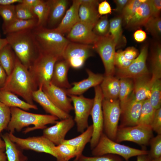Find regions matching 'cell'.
Wrapping results in <instances>:
<instances>
[{"label":"cell","mask_w":161,"mask_h":161,"mask_svg":"<svg viewBox=\"0 0 161 161\" xmlns=\"http://www.w3.org/2000/svg\"><path fill=\"white\" fill-rule=\"evenodd\" d=\"M38 88L28 69L16 57L13 69L0 89L12 92L28 103L34 104L32 93Z\"/></svg>","instance_id":"obj_1"},{"label":"cell","mask_w":161,"mask_h":161,"mask_svg":"<svg viewBox=\"0 0 161 161\" xmlns=\"http://www.w3.org/2000/svg\"><path fill=\"white\" fill-rule=\"evenodd\" d=\"M42 90L49 99L58 109L69 114L73 110L72 100L66 89L57 86L51 82L44 85Z\"/></svg>","instance_id":"obj_15"},{"label":"cell","mask_w":161,"mask_h":161,"mask_svg":"<svg viewBox=\"0 0 161 161\" xmlns=\"http://www.w3.org/2000/svg\"><path fill=\"white\" fill-rule=\"evenodd\" d=\"M102 109L104 134L110 139L114 141L121 113L119 100L103 98Z\"/></svg>","instance_id":"obj_8"},{"label":"cell","mask_w":161,"mask_h":161,"mask_svg":"<svg viewBox=\"0 0 161 161\" xmlns=\"http://www.w3.org/2000/svg\"><path fill=\"white\" fill-rule=\"evenodd\" d=\"M41 0H22L21 3L32 10L33 8L39 3Z\"/></svg>","instance_id":"obj_55"},{"label":"cell","mask_w":161,"mask_h":161,"mask_svg":"<svg viewBox=\"0 0 161 161\" xmlns=\"http://www.w3.org/2000/svg\"><path fill=\"white\" fill-rule=\"evenodd\" d=\"M124 57L127 60L133 61L138 55L137 50L133 47H129L123 51Z\"/></svg>","instance_id":"obj_52"},{"label":"cell","mask_w":161,"mask_h":161,"mask_svg":"<svg viewBox=\"0 0 161 161\" xmlns=\"http://www.w3.org/2000/svg\"><path fill=\"white\" fill-rule=\"evenodd\" d=\"M32 30L6 35V38L16 57L28 69L40 53Z\"/></svg>","instance_id":"obj_2"},{"label":"cell","mask_w":161,"mask_h":161,"mask_svg":"<svg viewBox=\"0 0 161 161\" xmlns=\"http://www.w3.org/2000/svg\"><path fill=\"white\" fill-rule=\"evenodd\" d=\"M134 38L136 41L139 42H142L146 38V34L143 30L141 29L138 30L134 33Z\"/></svg>","instance_id":"obj_54"},{"label":"cell","mask_w":161,"mask_h":161,"mask_svg":"<svg viewBox=\"0 0 161 161\" xmlns=\"http://www.w3.org/2000/svg\"><path fill=\"white\" fill-rule=\"evenodd\" d=\"M120 88L119 100L120 108L123 106L130 97L133 90L134 83L131 79L122 78L120 79Z\"/></svg>","instance_id":"obj_37"},{"label":"cell","mask_w":161,"mask_h":161,"mask_svg":"<svg viewBox=\"0 0 161 161\" xmlns=\"http://www.w3.org/2000/svg\"><path fill=\"white\" fill-rule=\"evenodd\" d=\"M0 135V148H5V145L4 140H3L1 137Z\"/></svg>","instance_id":"obj_61"},{"label":"cell","mask_w":161,"mask_h":161,"mask_svg":"<svg viewBox=\"0 0 161 161\" xmlns=\"http://www.w3.org/2000/svg\"><path fill=\"white\" fill-rule=\"evenodd\" d=\"M32 11L37 18L36 27H44L49 16V6L48 1L41 0L33 8Z\"/></svg>","instance_id":"obj_38"},{"label":"cell","mask_w":161,"mask_h":161,"mask_svg":"<svg viewBox=\"0 0 161 161\" xmlns=\"http://www.w3.org/2000/svg\"><path fill=\"white\" fill-rule=\"evenodd\" d=\"M148 53V46L144 45L137 57L128 66L123 69H117V75L118 78L133 79L148 75V71L146 65Z\"/></svg>","instance_id":"obj_14"},{"label":"cell","mask_w":161,"mask_h":161,"mask_svg":"<svg viewBox=\"0 0 161 161\" xmlns=\"http://www.w3.org/2000/svg\"><path fill=\"white\" fill-rule=\"evenodd\" d=\"M151 17V13L147 0L141 3L126 26L131 28L144 26Z\"/></svg>","instance_id":"obj_26"},{"label":"cell","mask_w":161,"mask_h":161,"mask_svg":"<svg viewBox=\"0 0 161 161\" xmlns=\"http://www.w3.org/2000/svg\"><path fill=\"white\" fill-rule=\"evenodd\" d=\"M70 67L68 63L64 59L58 60L54 65L51 82L65 89L71 88L72 85L69 82L67 77Z\"/></svg>","instance_id":"obj_22"},{"label":"cell","mask_w":161,"mask_h":161,"mask_svg":"<svg viewBox=\"0 0 161 161\" xmlns=\"http://www.w3.org/2000/svg\"><path fill=\"white\" fill-rule=\"evenodd\" d=\"M22 0H0V5H9L22 2Z\"/></svg>","instance_id":"obj_57"},{"label":"cell","mask_w":161,"mask_h":161,"mask_svg":"<svg viewBox=\"0 0 161 161\" xmlns=\"http://www.w3.org/2000/svg\"><path fill=\"white\" fill-rule=\"evenodd\" d=\"M49 12L48 18L52 25L57 23L61 19L68 4L66 0H48Z\"/></svg>","instance_id":"obj_30"},{"label":"cell","mask_w":161,"mask_h":161,"mask_svg":"<svg viewBox=\"0 0 161 161\" xmlns=\"http://www.w3.org/2000/svg\"><path fill=\"white\" fill-rule=\"evenodd\" d=\"M149 144L150 149L148 155L151 159L161 157V134H157L150 140Z\"/></svg>","instance_id":"obj_45"},{"label":"cell","mask_w":161,"mask_h":161,"mask_svg":"<svg viewBox=\"0 0 161 161\" xmlns=\"http://www.w3.org/2000/svg\"><path fill=\"white\" fill-rule=\"evenodd\" d=\"M93 156L107 154L117 155L129 161L133 157L148 154V151L133 148L120 144L109 138L104 133L101 135L96 145L92 150Z\"/></svg>","instance_id":"obj_5"},{"label":"cell","mask_w":161,"mask_h":161,"mask_svg":"<svg viewBox=\"0 0 161 161\" xmlns=\"http://www.w3.org/2000/svg\"><path fill=\"white\" fill-rule=\"evenodd\" d=\"M5 148H0V161H7Z\"/></svg>","instance_id":"obj_59"},{"label":"cell","mask_w":161,"mask_h":161,"mask_svg":"<svg viewBox=\"0 0 161 161\" xmlns=\"http://www.w3.org/2000/svg\"><path fill=\"white\" fill-rule=\"evenodd\" d=\"M88 77L84 79L72 83L71 88L66 89L67 95H82L89 88L99 85L102 82L104 75L95 74L90 69H87Z\"/></svg>","instance_id":"obj_19"},{"label":"cell","mask_w":161,"mask_h":161,"mask_svg":"<svg viewBox=\"0 0 161 161\" xmlns=\"http://www.w3.org/2000/svg\"><path fill=\"white\" fill-rule=\"evenodd\" d=\"M32 96L33 100L39 104L46 112L50 115L55 116L61 120L71 116L58 109L52 102L43 91L42 86L35 91Z\"/></svg>","instance_id":"obj_21"},{"label":"cell","mask_w":161,"mask_h":161,"mask_svg":"<svg viewBox=\"0 0 161 161\" xmlns=\"http://www.w3.org/2000/svg\"><path fill=\"white\" fill-rule=\"evenodd\" d=\"M8 44V41L6 38H2L0 37V51L4 47Z\"/></svg>","instance_id":"obj_60"},{"label":"cell","mask_w":161,"mask_h":161,"mask_svg":"<svg viewBox=\"0 0 161 161\" xmlns=\"http://www.w3.org/2000/svg\"><path fill=\"white\" fill-rule=\"evenodd\" d=\"M1 136L5 145V153L7 161H27V157L23 153V150L10 139L8 133H5Z\"/></svg>","instance_id":"obj_29"},{"label":"cell","mask_w":161,"mask_h":161,"mask_svg":"<svg viewBox=\"0 0 161 161\" xmlns=\"http://www.w3.org/2000/svg\"><path fill=\"white\" fill-rule=\"evenodd\" d=\"M109 21L107 15H105L98 20L93 28V31L97 36L102 37L109 34Z\"/></svg>","instance_id":"obj_42"},{"label":"cell","mask_w":161,"mask_h":161,"mask_svg":"<svg viewBox=\"0 0 161 161\" xmlns=\"http://www.w3.org/2000/svg\"><path fill=\"white\" fill-rule=\"evenodd\" d=\"M152 75L151 80L153 83L161 77V47L156 44L154 49L151 61Z\"/></svg>","instance_id":"obj_36"},{"label":"cell","mask_w":161,"mask_h":161,"mask_svg":"<svg viewBox=\"0 0 161 161\" xmlns=\"http://www.w3.org/2000/svg\"><path fill=\"white\" fill-rule=\"evenodd\" d=\"M75 161H123V160L119 156L112 154L92 157L85 156L82 154Z\"/></svg>","instance_id":"obj_47"},{"label":"cell","mask_w":161,"mask_h":161,"mask_svg":"<svg viewBox=\"0 0 161 161\" xmlns=\"http://www.w3.org/2000/svg\"><path fill=\"white\" fill-rule=\"evenodd\" d=\"M37 19L22 20L17 18L7 25L3 27L4 33L7 35L28 30H31L36 27Z\"/></svg>","instance_id":"obj_33"},{"label":"cell","mask_w":161,"mask_h":161,"mask_svg":"<svg viewBox=\"0 0 161 161\" xmlns=\"http://www.w3.org/2000/svg\"><path fill=\"white\" fill-rule=\"evenodd\" d=\"M129 1V0H114V1L116 4V8L114 9V11L117 13L121 14Z\"/></svg>","instance_id":"obj_53"},{"label":"cell","mask_w":161,"mask_h":161,"mask_svg":"<svg viewBox=\"0 0 161 161\" xmlns=\"http://www.w3.org/2000/svg\"><path fill=\"white\" fill-rule=\"evenodd\" d=\"M53 152L57 161H69L78 155L76 148L72 145L62 143L55 145Z\"/></svg>","instance_id":"obj_34"},{"label":"cell","mask_w":161,"mask_h":161,"mask_svg":"<svg viewBox=\"0 0 161 161\" xmlns=\"http://www.w3.org/2000/svg\"><path fill=\"white\" fill-rule=\"evenodd\" d=\"M151 161H161V157L153 159H151Z\"/></svg>","instance_id":"obj_62"},{"label":"cell","mask_w":161,"mask_h":161,"mask_svg":"<svg viewBox=\"0 0 161 161\" xmlns=\"http://www.w3.org/2000/svg\"><path fill=\"white\" fill-rule=\"evenodd\" d=\"M156 110L151 105L148 99L144 100L142 107L137 125L151 126L154 118Z\"/></svg>","instance_id":"obj_35"},{"label":"cell","mask_w":161,"mask_h":161,"mask_svg":"<svg viewBox=\"0 0 161 161\" xmlns=\"http://www.w3.org/2000/svg\"><path fill=\"white\" fill-rule=\"evenodd\" d=\"M103 98L117 99L120 88V80L114 75H104L100 86Z\"/></svg>","instance_id":"obj_25"},{"label":"cell","mask_w":161,"mask_h":161,"mask_svg":"<svg viewBox=\"0 0 161 161\" xmlns=\"http://www.w3.org/2000/svg\"><path fill=\"white\" fill-rule=\"evenodd\" d=\"M148 75L133 79V95L137 101H143L148 99L150 95L152 82Z\"/></svg>","instance_id":"obj_23"},{"label":"cell","mask_w":161,"mask_h":161,"mask_svg":"<svg viewBox=\"0 0 161 161\" xmlns=\"http://www.w3.org/2000/svg\"><path fill=\"white\" fill-rule=\"evenodd\" d=\"M15 11L17 18L22 20L37 19L32 10L21 3L15 5Z\"/></svg>","instance_id":"obj_46"},{"label":"cell","mask_w":161,"mask_h":161,"mask_svg":"<svg viewBox=\"0 0 161 161\" xmlns=\"http://www.w3.org/2000/svg\"><path fill=\"white\" fill-rule=\"evenodd\" d=\"M93 27L79 21L68 32L67 38L72 42L83 44H93L99 37L93 31Z\"/></svg>","instance_id":"obj_17"},{"label":"cell","mask_w":161,"mask_h":161,"mask_svg":"<svg viewBox=\"0 0 161 161\" xmlns=\"http://www.w3.org/2000/svg\"><path fill=\"white\" fill-rule=\"evenodd\" d=\"M137 157V161H151V160L148 154H142Z\"/></svg>","instance_id":"obj_58"},{"label":"cell","mask_w":161,"mask_h":161,"mask_svg":"<svg viewBox=\"0 0 161 161\" xmlns=\"http://www.w3.org/2000/svg\"><path fill=\"white\" fill-rule=\"evenodd\" d=\"M11 117L10 107L0 101V134L7 129Z\"/></svg>","instance_id":"obj_43"},{"label":"cell","mask_w":161,"mask_h":161,"mask_svg":"<svg viewBox=\"0 0 161 161\" xmlns=\"http://www.w3.org/2000/svg\"><path fill=\"white\" fill-rule=\"evenodd\" d=\"M11 117L7 129L13 134L15 130L21 131L23 128L33 125V126L26 129L23 132L26 134L36 129H44L46 125L55 124L58 118L50 114L31 113L19 108L10 107Z\"/></svg>","instance_id":"obj_3"},{"label":"cell","mask_w":161,"mask_h":161,"mask_svg":"<svg viewBox=\"0 0 161 161\" xmlns=\"http://www.w3.org/2000/svg\"><path fill=\"white\" fill-rule=\"evenodd\" d=\"M8 135L10 139L23 150L45 153L55 157L53 149L55 145L43 135L22 138L11 133H8Z\"/></svg>","instance_id":"obj_13"},{"label":"cell","mask_w":161,"mask_h":161,"mask_svg":"<svg viewBox=\"0 0 161 161\" xmlns=\"http://www.w3.org/2000/svg\"><path fill=\"white\" fill-rule=\"evenodd\" d=\"M93 49L97 52L103 62L105 75H113L115 72L114 63L116 44L109 34L99 37L93 44Z\"/></svg>","instance_id":"obj_9"},{"label":"cell","mask_w":161,"mask_h":161,"mask_svg":"<svg viewBox=\"0 0 161 161\" xmlns=\"http://www.w3.org/2000/svg\"><path fill=\"white\" fill-rule=\"evenodd\" d=\"M0 16L4 21L3 27L9 24L17 18L15 5H0Z\"/></svg>","instance_id":"obj_40"},{"label":"cell","mask_w":161,"mask_h":161,"mask_svg":"<svg viewBox=\"0 0 161 161\" xmlns=\"http://www.w3.org/2000/svg\"><path fill=\"white\" fill-rule=\"evenodd\" d=\"M55 124L43 130V135L55 145L62 143L68 132L74 126L75 122L72 117L57 121Z\"/></svg>","instance_id":"obj_16"},{"label":"cell","mask_w":161,"mask_h":161,"mask_svg":"<svg viewBox=\"0 0 161 161\" xmlns=\"http://www.w3.org/2000/svg\"><path fill=\"white\" fill-rule=\"evenodd\" d=\"M144 101H136L133 95L121 108V123L120 126H133L138 124Z\"/></svg>","instance_id":"obj_18"},{"label":"cell","mask_w":161,"mask_h":161,"mask_svg":"<svg viewBox=\"0 0 161 161\" xmlns=\"http://www.w3.org/2000/svg\"><path fill=\"white\" fill-rule=\"evenodd\" d=\"M93 46L70 42L63 55L70 67L78 69L81 68L86 60L93 55Z\"/></svg>","instance_id":"obj_10"},{"label":"cell","mask_w":161,"mask_h":161,"mask_svg":"<svg viewBox=\"0 0 161 161\" xmlns=\"http://www.w3.org/2000/svg\"><path fill=\"white\" fill-rule=\"evenodd\" d=\"M152 16L155 17H160L161 9V0H148Z\"/></svg>","instance_id":"obj_50"},{"label":"cell","mask_w":161,"mask_h":161,"mask_svg":"<svg viewBox=\"0 0 161 161\" xmlns=\"http://www.w3.org/2000/svg\"><path fill=\"white\" fill-rule=\"evenodd\" d=\"M153 36L160 37L161 33V19L159 17H151L144 26Z\"/></svg>","instance_id":"obj_44"},{"label":"cell","mask_w":161,"mask_h":161,"mask_svg":"<svg viewBox=\"0 0 161 161\" xmlns=\"http://www.w3.org/2000/svg\"><path fill=\"white\" fill-rule=\"evenodd\" d=\"M109 34L116 44V48L124 45L126 43V39L123 35L122 24V18L121 15L113 18L109 21Z\"/></svg>","instance_id":"obj_31"},{"label":"cell","mask_w":161,"mask_h":161,"mask_svg":"<svg viewBox=\"0 0 161 161\" xmlns=\"http://www.w3.org/2000/svg\"><path fill=\"white\" fill-rule=\"evenodd\" d=\"M97 11L100 16L106 15L112 13L111 7L108 1L105 0L99 3Z\"/></svg>","instance_id":"obj_51"},{"label":"cell","mask_w":161,"mask_h":161,"mask_svg":"<svg viewBox=\"0 0 161 161\" xmlns=\"http://www.w3.org/2000/svg\"><path fill=\"white\" fill-rule=\"evenodd\" d=\"M95 87V95L93 106L91 112L92 120L93 133L90 142V148L92 149L97 144L103 133V119L102 102L103 97L99 85Z\"/></svg>","instance_id":"obj_11"},{"label":"cell","mask_w":161,"mask_h":161,"mask_svg":"<svg viewBox=\"0 0 161 161\" xmlns=\"http://www.w3.org/2000/svg\"><path fill=\"white\" fill-rule=\"evenodd\" d=\"M132 61H129L125 58L122 50H119L116 52L114 63L115 66L117 67V69L125 68L128 66Z\"/></svg>","instance_id":"obj_48"},{"label":"cell","mask_w":161,"mask_h":161,"mask_svg":"<svg viewBox=\"0 0 161 161\" xmlns=\"http://www.w3.org/2000/svg\"><path fill=\"white\" fill-rule=\"evenodd\" d=\"M40 53L49 54L63 59L64 52L70 42L63 34L53 29L36 27L32 30Z\"/></svg>","instance_id":"obj_4"},{"label":"cell","mask_w":161,"mask_h":161,"mask_svg":"<svg viewBox=\"0 0 161 161\" xmlns=\"http://www.w3.org/2000/svg\"><path fill=\"white\" fill-rule=\"evenodd\" d=\"M81 2L80 0H74L72 5L66 11L64 16L54 30L63 34L68 32L80 19L78 10Z\"/></svg>","instance_id":"obj_20"},{"label":"cell","mask_w":161,"mask_h":161,"mask_svg":"<svg viewBox=\"0 0 161 161\" xmlns=\"http://www.w3.org/2000/svg\"><path fill=\"white\" fill-rule=\"evenodd\" d=\"M141 4L139 0H129L123 9L121 15L123 22L125 25H126L128 24Z\"/></svg>","instance_id":"obj_41"},{"label":"cell","mask_w":161,"mask_h":161,"mask_svg":"<svg viewBox=\"0 0 161 161\" xmlns=\"http://www.w3.org/2000/svg\"><path fill=\"white\" fill-rule=\"evenodd\" d=\"M59 60L55 56L40 53L28 69L38 88L51 82L55 64Z\"/></svg>","instance_id":"obj_6"},{"label":"cell","mask_w":161,"mask_h":161,"mask_svg":"<svg viewBox=\"0 0 161 161\" xmlns=\"http://www.w3.org/2000/svg\"><path fill=\"white\" fill-rule=\"evenodd\" d=\"M151 126L157 134H161V108L156 109Z\"/></svg>","instance_id":"obj_49"},{"label":"cell","mask_w":161,"mask_h":161,"mask_svg":"<svg viewBox=\"0 0 161 161\" xmlns=\"http://www.w3.org/2000/svg\"><path fill=\"white\" fill-rule=\"evenodd\" d=\"M93 133L92 125L88 127L83 132L78 136L69 140H65L62 143L69 145L75 147L77 149V157L75 161L82 153L86 145L90 142Z\"/></svg>","instance_id":"obj_28"},{"label":"cell","mask_w":161,"mask_h":161,"mask_svg":"<svg viewBox=\"0 0 161 161\" xmlns=\"http://www.w3.org/2000/svg\"><path fill=\"white\" fill-rule=\"evenodd\" d=\"M73 103L75 113L74 119L78 132H83L89 126L88 118L93 106L94 99L85 97L82 95H68Z\"/></svg>","instance_id":"obj_12"},{"label":"cell","mask_w":161,"mask_h":161,"mask_svg":"<svg viewBox=\"0 0 161 161\" xmlns=\"http://www.w3.org/2000/svg\"><path fill=\"white\" fill-rule=\"evenodd\" d=\"M80 0L81 3L78 10L80 21L93 28L100 16L97 9L98 5L90 4Z\"/></svg>","instance_id":"obj_24"},{"label":"cell","mask_w":161,"mask_h":161,"mask_svg":"<svg viewBox=\"0 0 161 161\" xmlns=\"http://www.w3.org/2000/svg\"><path fill=\"white\" fill-rule=\"evenodd\" d=\"M0 101L10 107H16L27 111L31 109L37 110L36 105L31 104L24 101L13 93L0 89Z\"/></svg>","instance_id":"obj_27"},{"label":"cell","mask_w":161,"mask_h":161,"mask_svg":"<svg viewBox=\"0 0 161 161\" xmlns=\"http://www.w3.org/2000/svg\"><path fill=\"white\" fill-rule=\"evenodd\" d=\"M153 131L150 126L137 125L133 126H118L114 141L117 143L128 141L140 145L149 144L153 137Z\"/></svg>","instance_id":"obj_7"},{"label":"cell","mask_w":161,"mask_h":161,"mask_svg":"<svg viewBox=\"0 0 161 161\" xmlns=\"http://www.w3.org/2000/svg\"><path fill=\"white\" fill-rule=\"evenodd\" d=\"M16 56L9 44L4 47L0 51V64L7 76L13 69Z\"/></svg>","instance_id":"obj_32"},{"label":"cell","mask_w":161,"mask_h":161,"mask_svg":"<svg viewBox=\"0 0 161 161\" xmlns=\"http://www.w3.org/2000/svg\"><path fill=\"white\" fill-rule=\"evenodd\" d=\"M148 100L151 105L156 109L161 108V81L160 79H157L153 82Z\"/></svg>","instance_id":"obj_39"},{"label":"cell","mask_w":161,"mask_h":161,"mask_svg":"<svg viewBox=\"0 0 161 161\" xmlns=\"http://www.w3.org/2000/svg\"><path fill=\"white\" fill-rule=\"evenodd\" d=\"M7 76L5 70L0 64V89L4 84Z\"/></svg>","instance_id":"obj_56"}]
</instances>
